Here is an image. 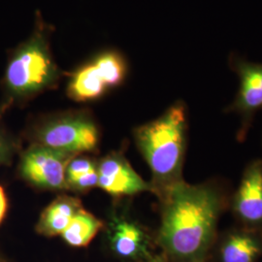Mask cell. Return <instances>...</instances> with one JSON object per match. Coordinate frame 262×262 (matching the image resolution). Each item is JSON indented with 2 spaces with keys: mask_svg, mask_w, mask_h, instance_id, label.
<instances>
[{
  "mask_svg": "<svg viewBox=\"0 0 262 262\" xmlns=\"http://www.w3.org/2000/svg\"><path fill=\"white\" fill-rule=\"evenodd\" d=\"M160 200V245L180 260H201L214 240L222 211L223 195L219 188L208 183L188 185L182 181Z\"/></svg>",
  "mask_w": 262,
  "mask_h": 262,
  "instance_id": "obj_1",
  "label": "cell"
},
{
  "mask_svg": "<svg viewBox=\"0 0 262 262\" xmlns=\"http://www.w3.org/2000/svg\"><path fill=\"white\" fill-rule=\"evenodd\" d=\"M52 26L37 12L30 35L10 50L1 83L0 116L53 89L60 80L62 72L52 52Z\"/></svg>",
  "mask_w": 262,
  "mask_h": 262,
  "instance_id": "obj_2",
  "label": "cell"
},
{
  "mask_svg": "<svg viewBox=\"0 0 262 262\" xmlns=\"http://www.w3.org/2000/svg\"><path fill=\"white\" fill-rule=\"evenodd\" d=\"M187 128V109L178 101L135 131L137 146L151 171V191L160 199L183 181Z\"/></svg>",
  "mask_w": 262,
  "mask_h": 262,
  "instance_id": "obj_3",
  "label": "cell"
},
{
  "mask_svg": "<svg viewBox=\"0 0 262 262\" xmlns=\"http://www.w3.org/2000/svg\"><path fill=\"white\" fill-rule=\"evenodd\" d=\"M38 144L75 157L96 149L99 133L93 118L84 112L66 113L38 128Z\"/></svg>",
  "mask_w": 262,
  "mask_h": 262,
  "instance_id": "obj_4",
  "label": "cell"
},
{
  "mask_svg": "<svg viewBox=\"0 0 262 262\" xmlns=\"http://www.w3.org/2000/svg\"><path fill=\"white\" fill-rule=\"evenodd\" d=\"M73 156L34 144L24 152L19 161V175L34 187L60 190L68 188L66 167Z\"/></svg>",
  "mask_w": 262,
  "mask_h": 262,
  "instance_id": "obj_5",
  "label": "cell"
},
{
  "mask_svg": "<svg viewBox=\"0 0 262 262\" xmlns=\"http://www.w3.org/2000/svg\"><path fill=\"white\" fill-rule=\"evenodd\" d=\"M228 62L231 70L238 76L239 90L227 111L240 116V135H245L253 116L262 108V63L252 62L237 54H231Z\"/></svg>",
  "mask_w": 262,
  "mask_h": 262,
  "instance_id": "obj_6",
  "label": "cell"
},
{
  "mask_svg": "<svg viewBox=\"0 0 262 262\" xmlns=\"http://www.w3.org/2000/svg\"><path fill=\"white\" fill-rule=\"evenodd\" d=\"M236 217L251 228L262 225V160L251 162L244 172L232 200Z\"/></svg>",
  "mask_w": 262,
  "mask_h": 262,
  "instance_id": "obj_7",
  "label": "cell"
},
{
  "mask_svg": "<svg viewBox=\"0 0 262 262\" xmlns=\"http://www.w3.org/2000/svg\"><path fill=\"white\" fill-rule=\"evenodd\" d=\"M98 187L113 196L134 195L151 191L147 184L121 155L112 154L102 159L97 167Z\"/></svg>",
  "mask_w": 262,
  "mask_h": 262,
  "instance_id": "obj_8",
  "label": "cell"
},
{
  "mask_svg": "<svg viewBox=\"0 0 262 262\" xmlns=\"http://www.w3.org/2000/svg\"><path fill=\"white\" fill-rule=\"evenodd\" d=\"M109 237L114 252L124 258H138L148 253V237L136 223L122 216H113Z\"/></svg>",
  "mask_w": 262,
  "mask_h": 262,
  "instance_id": "obj_9",
  "label": "cell"
},
{
  "mask_svg": "<svg viewBox=\"0 0 262 262\" xmlns=\"http://www.w3.org/2000/svg\"><path fill=\"white\" fill-rule=\"evenodd\" d=\"M109 91L103 75L93 58L78 66L69 76L67 95L76 102H92Z\"/></svg>",
  "mask_w": 262,
  "mask_h": 262,
  "instance_id": "obj_10",
  "label": "cell"
},
{
  "mask_svg": "<svg viewBox=\"0 0 262 262\" xmlns=\"http://www.w3.org/2000/svg\"><path fill=\"white\" fill-rule=\"evenodd\" d=\"M81 209L82 204L78 198L67 195L57 197L40 215L36 231L48 237L62 234Z\"/></svg>",
  "mask_w": 262,
  "mask_h": 262,
  "instance_id": "obj_11",
  "label": "cell"
},
{
  "mask_svg": "<svg viewBox=\"0 0 262 262\" xmlns=\"http://www.w3.org/2000/svg\"><path fill=\"white\" fill-rule=\"evenodd\" d=\"M261 253V240L252 231L239 230L225 238L221 258L222 262H254Z\"/></svg>",
  "mask_w": 262,
  "mask_h": 262,
  "instance_id": "obj_12",
  "label": "cell"
},
{
  "mask_svg": "<svg viewBox=\"0 0 262 262\" xmlns=\"http://www.w3.org/2000/svg\"><path fill=\"white\" fill-rule=\"evenodd\" d=\"M92 58L101 71L109 90L123 84L128 73V63L122 53L116 49H104Z\"/></svg>",
  "mask_w": 262,
  "mask_h": 262,
  "instance_id": "obj_13",
  "label": "cell"
},
{
  "mask_svg": "<svg viewBox=\"0 0 262 262\" xmlns=\"http://www.w3.org/2000/svg\"><path fill=\"white\" fill-rule=\"evenodd\" d=\"M102 226L103 224L101 221L82 208L76 214L61 236L68 245L82 248L92 242Z\"/></svg>",
  "mask_w": 262,
  "mask_h": 262,
  "instance_id": "obj_14",
  "label": "cell"
},
{
  "mask_svg": "<svg viewBox=\"0 0 262 262\" xmlns=\"http://www.w3.org/2000/svg\"><path fill=\"white\" fill-rule=\"evenodd\" d=\"M96 169V166L91 159L86 158H77L71 159L66 167V183L67 187L75 182L77 179L82 177L84 174L90 173Z\"/></svg>",
  "mask_w": 262,
  "mask_h": 262,
  "instance_id": "obj_15",
  "label": "cell"
},
{
  "mask_svg": "<svg viewBox=\"0 0 262 262\" xmlns=\"http://www.w3.org/2000/svg\"><path fill=\"white\" fill-rule=\"evenodd\" d=\"M96 186H98L97 168L77 179L75 182L68 186V188H71L76 191H86Z\"/></svg>",
  "mask_w": 262,
  "mask_h": 262,
  "instance_id": "obj_16",
  "label": "cell"
},
{
  "mask_svg": "<svg viewBox=\"0 0 262 262\" xmlns=\"http://www.w3.org/2000/svg\"><path fill=\"white\" fill-rule=\"evenodd\" d=\"M15 151L14 143L0 126V165L9 163Z\"/></svg>",
  "mask_w": 262,
  "mask_h": 262,
  "instance_id": "obj_17",
  "label": "cell"
},
{
  "mask_svg": "<svg viewBox=\"0 0 262 262\" xmlns=\"http://www.w3.org/2000/svg\"><path fill=\"white\" fill-rule=\"evenodd\" d=\"M8 208V200L4 188L0 186V225L3 222Z\"/></svg>",
  "mask_w": 262,
  "mask_h": 262,
  "instance_id": "obj_18",
  "label": "cell"
},
{
  "mask_svg": "<svg viewBox=\"0 0 262 262\" xmlns=\"http://www.w3.org/2000/svg\"><path fill=\"white\" fill-rule=\"evenodd\" d=\"M149 262H164L161 258H154V259H151V260H150Z\"/></svg>",
  "mask_w": 262,
  "mask_h": 262,
  "instance_id": "obj_19",
  "label": "cell"
},
{
  "mask_svg": "<svg viewBox=\"0 0 262 262\" xmlns=\"http://www.w3.org/2000/svg\"><path fill=\"white\" fill-rule=\"evenodd\" d=\"M195 262H202V261H201V260H198V261H195Z\"/></svg>",
  "mask_w": 262,
  "mask_h": 262,
  "instance_id": "obj_20",
  "label": "cell"
}]
</instances>
